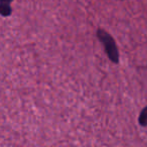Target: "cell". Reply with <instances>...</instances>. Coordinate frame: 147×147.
Segmentation results:
<instances>
[{"instance_id": "3", "label": "cell", "mask_w": 147, "mask_h": 147, "mask_svg": "<svg viewBox=\"0 0 147 147\" xmlns=\"http://www.w3.org/2000/svg\"><path fill=\"white\" fill-rule=\"evenodd\" d=\"M138 122L143 127H146L147 126V106L144 107L141 110V112H140L139 117H138Z\"/></svg>"}, {"instance_id": "1", "label": "cell", "mask_w": 147, "mask_h": 147, "mask_svg": "<svg viewBox=\"0 0 147 147\" xmlns=\"http://www.w3.org/2000/svg\"><path fill=\"white\" fill-rule=\"evenodd\" d=\"M97 38L104 46V50L107 54V57L113 62L117 64L119 63V51H118L117 45L115 40L107 31L103 28H98L96 32Z\"/></svg>"}, {"instance_id": "4", "label": "cell", "mask_w": 147, "mask_h": 147, "mask_svg": "<svg viewBox=\"0 0 147 147\" xmlns=\"http://www.w3.org/2000/svg\"><path fill=\"white\" fill-rule=\"evenodd\" d=\"M0 1H2V0H0Z\"/></svg>"}, {"instance_id": "2", "label": "cell", "mask_w": 147, "mask_h": 147, "mask_svg": "<svg viewBox=\"0 0 147 147\" xmlns=\"http://www.w3.org/2000/svg\"><path fill=\"white\" fill-rule=\"evenodd\" d=\"M13 0H2L0 1V14L2 16H9L11 14L10 3Z\"/></svg>"}]
</instances>
